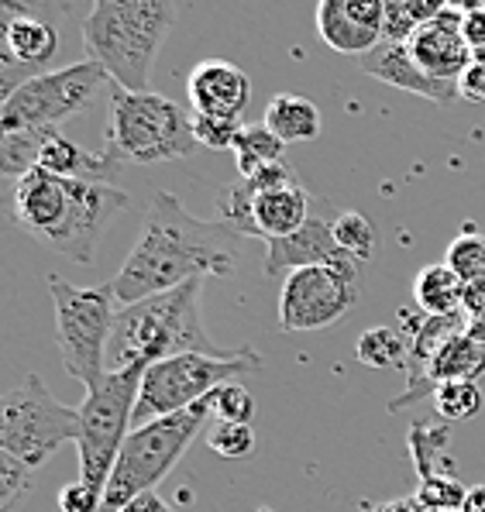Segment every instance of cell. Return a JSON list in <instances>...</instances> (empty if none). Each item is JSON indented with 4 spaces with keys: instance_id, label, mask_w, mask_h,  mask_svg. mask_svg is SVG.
<instances>
[{
    "instance_id": "25",
    "label": "cell",
    "mask_w": 485,
    "mask_h": 512,
    "mask_svg": "<svg viewBox=\"0 0 485 512\" xmlns=\"http://www.w3.org/2000/svg\"><path fill=\"white\" fill-rule=\"evenodd\" d=\"M49 135L52 131H0V172L14 183L35 172Z\"/></svg>"
},
{
    "instance_id": "30",
    "label": "cell",
    "mask_w": 485,
    "mask_h": 512,
    "mask_svg": "<svg viewBox=\"0 0 485 512\" xmlns=\"http://www.w3.org/2000/svg\"><path fill=\"white\" fill-rule=\"evenodd\" d=\"M427 512H451L458 506H465L468 488L458 482L455 475H430L420 478V492L413 495Z\"/></svg>"
},
{
    "instance_id": "24",
    "label": "cell",
    "mask_w": 485,
    "mask_h": 512,
    "mask_svg": "<svg viewBox=\"0 0 485 512\" xmlns=\"http://www.w3.org/2000/svg\"><path fill=\"white\" fill-rule=\"evenodd\" d=\"M355 358L369 368H406L410 361V341L396 327H369L355 344Z\"/></svg>"
},
{
    "instance_id": "35",
    "label": "cell",
    "mask_w": 485,
    "mask_h": 512,
    "mask_svg": "<svg viewBox=\"0 0 485 512\" xmlns=\"http://www.w3.org/2000/svg\"><path fill=\"white\" fill-rule=\"evenodd\" d=\"M461 35H465L468 49H472V59H485V4L465 7V25H461Z\"/></svg>"
},
{
    "instance_id": "1",
    "label": "cell",
    "mask_w": 485,
    "mask_h": 512,
    "mask_svg": "<svg viewBox=\"0 0 485 512\" xmlns=\"http://www.w3.org/2000/svg\"><path fill=\"white\" fill-rule=\"evenodd\" d=\"M238 244L241 234L221 220H200L172 193H155L142 234L114 275L117 306L169 293L207 275L228 279L238 269Z\"/></svg>"
},
{
    "instance_id": "12",
    "label": "cell",
    "mask_w": 485,
    "mask_h": 512,
    "mask_svg": "<svg viewBox=\"0 0 485 512\" xmlns=\"http://www.w3.org/2000/svg\"><path fill=\"white\" fill-rule=\"evenodd\" d=\"M59 52V31L42 21L28 4L0 0V80L4 97L42 73Z\"/></svg>"
},
{
    "instance_id": "29",
    "label": "cell",
    "mask_w": 485,
    "mask_h": 512,
    "mask_svg": "<svg viewBox=\"0 0 485 512\" xmlns=\"http://www.w3.org/2000/svg\"><path fill=\"white\" fill-rule=\"evenodd\" d=\"M334 238H338L341 251L351 258V262H369L375 255V241H379V234H375V224L365 214H358V210H344V214L334 217Z\"/></svg>"
},
{
    "instance_id": "4",
    "label": "cell",
    "mask_w": 485,
    "mask_h": 512,
    "mask_svg": "<svg viewBox=\"0 0 485 512\" xmlns=\"http://www.w3.org/2000/svg\"><path fill=\"white\" fill-rule=\"evenodd\" d=\"M197 135L193 117L176 100L162 93H131L111 83V107H107L104 152L117 155L124 165H162L193 155Z\"/></svg>"
},
{
    "instance_id": "15",
    "label": "cell",
    "mask_w": 485,
    "mask_h": 512,
    "mask_svg": "<svg viewBox=\"0 0 485 512\" xmlns=\"http://www.w3.org/2000/svg\"><path fill=\"white\" fill-rule=\"evenodd\" d=\"M461 25H465V7L444 4V11L406 42L410 59L434 80L458 83L468 62H472V49L461 35Z\"/></svg>"
},
{
    "instance_id": "20",
    "label": "cell",
    "mask_w": 485,
    "mask_h": 512,
    "mask_svg": "<svg viewBox=\"0 0 485 512\" xmlns=\"http://www.w3.org/2000/svg\"><path fill=\"white\" fill-rule=\"evenodd\" d=\"M310 220V196L300 183L265 189L255 193L252 189V227L258 241H279L289 234L303 231Z\"/></svg>"
},
{
    "instance_id": "27",
    "label": "cell",
    "mask_w": 485,
    "mask_h": 512,
    "mask_svg": "<svg viewBox=\"0 0 485 512\" xmlns=\"http://www.w3.org/2000/svg\"><path fill=\"white\" fill-rule=\"evenodd\" d=\"M444 265H448L468 289L485 286V234L475 231V227H465V231L451 241Z\"/></svg>"
},
{
    "instance_id": "37",
    "label": "cell",
    "mask_w": 485,
    "mask_h": 512,
    "mask_svg": "<svg viewBox=\"0 0 485 512\" xmlns=\"http://www.w3.org/2000/svg\"><path fill=\"white\" fill-rule=\"evenodd\" d=\"M121 512H172V509L166 506V499H162V495L148 492V495H142V499L128 502V506H124Z\"/></svg>"
},
{
    "instance_id": "28",
    "label": "cell",
    "mask_w": 485,
    "mask_h": 512,
    "mask_svg": "<svg viewBox=\"0 0 485 512\" xmlns=\"http://www.w3.org/2000/svg\"><path fill=\"white\" fill-rule=\"evenodd\" d=\"M434 409L441 420H472L482 409V389L475 378H451L434 389Z\"/></svg>"
},
{
    "instance_id": "22",
    "label": "cell",
    "mask_w": 485,
    "mask_h": 512,
    "mask_svg": "<svg viewBox=\"0 0 485 512\" xmlns=\"http://www.w3.org/2000/svg\"><path fill=\"white\" fill-rule=\"evenodd\" d=\"M465 293H468V286L444 262L427 265V269H420V275L413 279L417 310L424 313V317H455V313L465 310Z\"/></svg>"
},
{
    "instance_id": "6",
    "label": "cell",
    "mask_w": 485,
    "mask_h": 512,
    "mask_svg": "<svg viewBox=\"0 0 485 512\" xmlns=\"http://www.w3.org/2000/svg\"><path fill=\"white\" fill-rule=\"evenodd\" d=\"M52 310H56V348L69 378L86 385V392L97 389L107 378V348H111L117 296L114 282L107 286L80 289L73 282L49 275Z\"/></svg>"
},
{
    "instance_id": "36",
    "label": "cell",
    "mask_w": 485,
    "mask_h": 512,
    "mask_svg": "<svg viewBox=\"0 0 485 512\" xmlns=\"http://www.w3.org/2000/svg\"><path fill=\"white\" fill-rule=\"evenodd\" d=\"M458 97L472 100V104H485V59L468 62V69L458 80Z\"/></svg>"
},
{
    "instance_id": "31",
    "label": "cell",
    "mask_w": 485,
    "mask_h": 512,
    "mask_svg": "<svg viewBox=\"0 0 485 512\" xmlns=\"http://www.w3.org/2000/svg\"><path fill=\"white\" fill-rule=\"evenodd\" d=\"M207 447L221 458H248L255 451V430L248 423H214L207 433Z\"/></svg>"
},
{
    "instance_id": "2",
    "label": "cell",
    "mask_w": 485,
    "mask_h": 512,
    "mask_svg": "<svg viewBox=\"0 0 485 512\" xmlns=\"http://www.w3.org/2000/svg\"><path fill=\"white\" fill-rule=\"evenodd\" d=\"M183 4L172 0H97L83 18V49L111 83L148 93L152 69Z\"/></svg>"
},
{
    "instance_id": "39",
    "label": "cell",
    "mask_w": 485,
    "mask_h": 512,
    "mask_svg": "<svg viewBox=\"0 0 485 512\" xmlns=\"http://www.w3.org/2000/svg\"><path fill=\"white\" fill-rule=\"evenodd\" d=\"M465 512H485V485L479 488H468V499H465V506H461Z\"/></svg>"
},
{
    "instance_id": "21",
    "label": "cell",
    "mask_w": 485,
    "mask_h": 512,
    "mask_svg": "<svg viewBox=\"0 0 485 512\" xmlns=\"http://www.w3.org/2000/svg\"><path fill=\"white\" fill-rule=\"evenodd\" d=\"M262 124L272 131L283 145H296V141H314L320 138V107L307 97L296 93H279L265 107Z\"/></svg>"
},
{
    "instance_id": "38",
    "label": "cell",
    "mask_w": 485,
    "mask_h": 512,
    "mask_svg": "<svg viewBox=\"0 0 485 512\" xmlns=\"http://www.w3.org/2000/svg\"><path fill=\"white\" fill-rule=\"evenodd\" d=\"M372 512H424L417 499H393V502H382V506H375Z\"/></svg>"
},
{
    "instance_id": "34",
    "label": "cell",
    "mask_w": 485,
    "mask_h": 512,
    "mask_svg": "<svg viewBox=\"0 0 485 512\" xmlns=\"http://www.w3.org/2000/svg\"><path fill=\"white\" fill-rule=\"evenodd\" d=\"M241 128H245L241 121H221V117L193 114V135H197V145L214 148V152H221V148H234Z\"/></svg>"
},
{
    "instance_id": "19",
    "label": "cell",
    "mask_w": 485,
    "mask_h": 512,
    "mask_svg": "<svg viewBox=\"0 0 485 512\" xmlns=\"http://www.w3.org/2000/svg\"><path fill=\"white\" fill-rule=\"evenodd\" d=\"M362 73L375 76V80L396 86V90H406V93H417L424 100H434V104H455L458 97V83H444V80H434L427 76L417 62L410 59L406 45H389L382 42L379 49H372L365 59H358Z\"/></svg>"
},
{
    "instance_id": "9",
    "label": "cell",
    "mask_w": 485,
    "mask_h": 512,
    "mask_svg": "<svg viewBox=\"0 0 485 512\" xmlns=\"http://www.w3.org/2000/svg\"><path fill=\"white\" fill-rule=\"evenodd\" d=\"M76 437H80V409L59 403L42 375H28L0 403V451L25 461L31 471L42 468L62 444Z\"/></svg>"
},
{
    "instance_id": "11",
    "label": "cell",
    "mask_w": 485,
    "mask_h": 512,
    "mask_svg": "<svg viewBox=\"0 0 485 512\" xmlns=\"http://www.w3.org/2000/svg\"><path fill=\"white\" fill-rule=\"evenodd\" d=\"M358 296H362V265L358 262L289 272L279 289V327L283 334L324 330L355 310Z\"/></svg>"
},
{
    "instance_id": "40",
    "label": "cell",
    "mask_w": 485,
    "mask_h": 512,
    "mask_svg": "<svg viewBox=\"0 0 485 512\" xmlns=\"http://www.w3.org/2000/svg\"><path fill=\"white\" fill-rule=\"evenodd\" d=\"M258 512H276V509H258Z\"/></svg>"
},
{
    "instance_id": "8",
    "label": "cell",
    "mask_w": 485,
    "mask_h": 512,
    "mask_svg": "<svg viewBox=\"0 0 485 512\" xmlns=\"http://www.w3.org/2000/svg\"><path fill=\"white\" fill-rule=\"evenodd\" d=\"M145 365L124 368V372H107L97 389L86 392L80 409V482L90 485L97 495L107 492L111 471L121 458L124 440L135 430V406L142 392Z\"/></svg>"
},
{
    "instance_id": "17",
    "label": "cell",
    "mask_w": 485,
    "mask_h": 512,
    "mask_svg": "<svg viewBox=\"0 0 485 512\" xmlns=\"http://www.w3.org/2000/svg\"><path fill=\"white\" fill-rule=\"evenodd\" d=\"M351 262L334 238V217L310 214L303 231L289 234L279 241H265V275H289L300 269H314V265H341Z\"/></svg>"
},
{
    "instance_id": "33",
    "label": "cell",
    "mask_w": 485,
    "mask_h": 512,
    "mask_svg": "<svg viewBox=\"0 0 485 512\" xmlns=\"http://www.w3.org/2000/svg\"><path fill=\"white\" fill-rule=\"evenodd\" d=\"M31 492V468L0 451V512H11Z\"/></svg>"
},
{
    "instance_id": "16",
    "label": "cell",
    "mask_w": 485,
    "mask_h": 512,
    "mask_svg": "<svg viewBox=\"0 0 485 512\" xmlns=\"http://www.w3.org/2000/svg\"><path fill=\"white\" fill-rule=\"evenodd\" d=\"M186 93H190L193 114L241 121L248 100H252V80H248L245 69L228 59H203L200 66H193L190 80H186Z\"/></svg>"
},
{
    "instance_id": "23",
    "label": "cell",
    "mask_w": 485,
    "mask_h": 512,
    "mask_svg": "<svg viewBox=\"0 0 485 512\" xmlns=\"http://www.w3.org/2000/svg\"><path fill=\"white\" fill-rule=\"evenodd\" d=\"M444 11L437 0H386V18H382V42L406 45L427 21Z\"/></svg>"
},
{
    "instance_id": "3",
    "label": "cell",
    "mask_w": 485,
    "mask_h": 512,
    "mask_svg": "<svg viewBox=\"0 0 485 512\" xmlns=\"http://www.w3.org/2000/svg\"><path fill=\"white\" fill-rule=\"evenodd\" d=\"M200 296L203 279L121 306L107 348V372H124L135 365L148 368L176 354H228V348L210 341L203 327Z\"/></svg>"
},
{
    "instance_id": "7",
    "label": "cell",
    "mask_w": 485,
    "mask_h": 512,
    "mask_svg": "<svg viewBox=\"0 0 485 512\" xmlns=\"http://www.w3.org/2000/svg\"><path fill=\"white\" fill-rule=\"evenodd\" d=\"M258 368H262V358L252 348H234L228 354H176V358L155 361L145 368L135 406V427L183 413Z\"/></svg>"
},
{
    "instance_id": "5",
    "label": "cell",
    "mask_w": 485,
    "mask_h": 512,
    "mask_svg": "<svg viewBox=\"0 0 485 512\" xmlns=\"http://www.w3.org/2000/svg\"><path fill=\"white\" fill-rule=\"evenodd\" d=\"M214 396L183 409V413L162 416V420H152V423H145V427L131 430V437L124 440V447H121V458H117L111 471V482H107V492H104V509L100 512H121L128 502L155 492V485L183 461L193 437H197V433L207 427L210 416H214Z\"/></svg>"
},
{
    "instance_id": "26",
    "label": "cell",
    "mask_w": 485,
    "mask_h": 512,
    "mask_svg": "<svg viewBox=\"0 0 485 512\" xmlns=\"http://www.w3.org/2000/svg\"><path fill=\"white\" fill-rule=\"evenodd\" d=\"M231 152H234V162H238V176L248 179V176H255L258 169L283 159L286 145L272 135L265 124H245Z\"/></svg>"
},
{
    "instance_id": "18",
    "label": "cell",
    "mask_w": 485,
    "mask_h": 512,
    "mask_svg": "<svg viewBox=\"0 0 485 512\" xmlns=\"http://www.w3.org/2000/svg\"><path fill=\"white\" fill-rule=\"evenodd\" d=\"M14 224L31 238L49 241L59 231L69 210V179H59L45 169H35L14 183Z\"/></svg>"
},
{
    "instance_id": "32",
    "label": "cell",
    "mask_w": 485,
    "mask_h": 512,
    "mask_svg": "<svg viewBox=\"0 0 485 512\" xmlns=\"http://www.w3.org/2000/svg\"><path fill=\"white\" fill-rule=\"evenodd\" d=\"M214 420L217 423H248L255 420V396L241 382H231L217 389L214 396Z\"/></svg>"
},
{
    "instance_id": "13",
    "label": "cell",
    "mask_w": 485,
    "mask_h": 512,
    "mask_svg": "<svg viewBox=\"0 0 485 512\" xmlns=\"http://www.w3.org/2000/svg\"><path fill=\"white\" fill-rule=\"evenodd\" d=\"M128 207V193L121 186H97L69 179V210L62 217L59 231L52 234L49 248L76 265H93L100 238L114 224L117 214Z\"/></svg>"
},
{
    "instance_id": "10",
    "label": "cell",
    "mask_w": 485,
    "mask_h": 512,
    "mask_svg": "<svg viewBox=\"0 0 485 512\" xmlns=\"http://www.w3.org/2000/svg\"><path fill=\"white\" fill-rule=\"evenodd\" d=\"M104 86H111V76L93 59L35 76L4 97L0 131H59V124L90 107Z\"/></svg>"
},
{
    "instance_id": "14",
    "label": "cell",
    "mask_w": 485,
    "mask_h": 512,
    "mask_svg": "<svg viewBox=\"0 0 485 512\" xmlns=\"http://www.w3.org/2000/svg\"><path fill=\"white\" fill-rule=\"evenodd\" d=\"M382 0H320L317 4V35L341 55L365 59L382 45Z\"/></svg>"
}]
</instances>
